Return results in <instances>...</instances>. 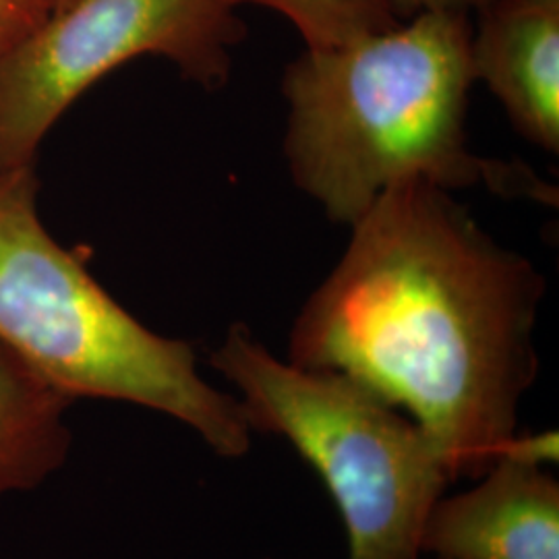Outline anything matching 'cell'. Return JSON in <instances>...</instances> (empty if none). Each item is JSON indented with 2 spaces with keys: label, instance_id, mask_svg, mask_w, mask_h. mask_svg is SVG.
<instances>
[{
  "label": "cell",
  "instance_id": "6da1fadb",
  "mask_svg": "<svg viewBox=\"0 0 559 559\" xmlns=\"http://www.w3.org/2000/svg\"><path fill=\"white\" fill-rule=\"evenodd\" d=\"M545 278L452 191L413 180L350 226L307 299L288 360L360 381L419 425L452 479H479L519 431L539 373Z\"/></svg>",
  "mask_w": 559,
  "mask_h": 559
},
{
  "label": "cell",
  "instance_id": "7a4b0ae2",
  "mask_svg": "<svg viewBox=\"0 0 559 559\" xmlns=\"http://www.w3.org/2000/svg\"><path fill=\"white\" fill-rule=\"evenodd\" d=\"M471 41L468 13L423 11L360 40L305 48L286 64L284 158L330 221L350 228L388 189L413 180L556 203L528 168L471 150Z\"/></svg>",
  "mask_w": 559,
  "mask_h": 559
},
{
  "label": "cell",
  "instance_id": "3957f363",
  "mask_svg": "<svg viewBox=\"0 0 559 559\" xmlns=\"http://www.w3.org/2000/svg\"><path fill=\"white\" fill-rule=\"evenodd\" d=\"M0 342L71 400L158 411L224 459L251 448L239 400L201 378L191 344L135 320L46 230L36 164L0 170Z\"/></svg>",
  "mask_w": 559,
  "mask_h": 559
},
{
  "label": "cell",
  "instance_id": "277c9868",
  "mask_svg": "<svg viewBox=\"0 0 559 559\" xmlns=\"http://www.w3.org/2000/svg\"><path fill=\"white\" fill-rule=\"evenodd\" d=\"M210 362L237 385L251 431L286 438L320 473L348 559H419L425 520L454 479L415 420L344 373L280 360L242 323Z\"/></svg>",
  "mask_w": 559,
  "mask_h": 559
},
{
  "label": "cell",
  "instance_id": "5b68a950",
  "mask_svg": "<svg viewBox=\"0 0 559 559\" xmlns=\"http://www.w3.org/2000/svg\"><path fill=\"white\" fill-rule=\"evenodd\" d=\"M237 0H78L0 55V170L32 166L41 141L96 81L141 57L170 60L216 92L245 38Z\"/></svg>",
  "mask_w": 559,
  "mask_h": 559
},
{
  "label": "cell",
  "instance_id": "8992f818",
  "mask_svg": "<svg viewBox=\"0 0 559 559\" xmlns=\"http://www.w3.org/2000/svg\"><path fill=\"white\" fill-rule=\"evenodd\" d=\"M425 520L420 554L440 559H559V483L543 466L500 456Z\"/></svg>",
  "mask_w": 559,
  "mask_h": 559
},
{
  "label": "cell",
  "instance_id": "52a82bcc",
  "mask_svg": "<svg viewBox=\"0 0 559 559\" xmlns=\"http://www.w3.org/2000/svg\"><path fill=\"white\" fill-rule=\"evenodd\" d=\"M473 71L524 140L559 152V0H489L473 13Z\"/></svg>",
  "mask_w": 559,
  "mask_h": 559
},
{
  "label": "cell",
  "instance_id": "ba28073f",
  "mask_svg": "<svg viewBox=\"0 0 559 559\" xmlns=\"http://www.w3.org/2000/svg\"><path fill=\"white\" fill-rule=\"evenodd\" d=\"M73 402L0 342V501L36 489L64 464Z\"/></svg>",
  "mask_w": 559,
  "mask_h": 559
},
{
  "label": "cell",
  "instance_id": "9c48e42d",
  "mask_svg": "<svg viewBox=\"0 0 559 559\" xmlns=\"http://www.w3.org/2000/svg\"><path fill=\"white\" fill-rule=\"evenodd\" d=\"M290 21L305 48H332L392 29L402 20L399 0H237Z\"/></svg>",
  "mask_w": 559,
  "mask_h": 559
},
{
  "label": "cell",
  "instance_id": "30bf717a",
  "mask_svg": "<svg viewBox=\"0 0 559 559\" xmlns=\"http://www.w3.org/2000/svg\"><path fill=\"white\" fill-rule=\"evenodd\" d=\"M46 15L29 0H0V55L34 32Z\"/></svg>",
  "mask_w": 559,
  "mask_h": 559
},
{
  "label": "cell",
  "instance_id": "8fae6325",
  "mask_svg": "<svg viewBox=\"0 0 559 559\" xmlns=\"http://www.w3.org/2000/svg\"><path fill=\"white\" fill-rule=\"evenodd\" d=\"M558 433L556 431H545L537 436H514L512 440L506 443L501 456L506 459L519 460L524 464H551L558 462Z\"/></svg>",
  "mask_w": 559,
  "mask_h": 559
},
{
  "label": "cell",
  "instance_id": "7c38bea8",
  "mask_svg": "<svg viewBox=\"0 0 559 559\" xmlns=\"http://www.w3.org/2000/svg\"><path fill=\"white\" fill-rule=\"evenodd\" d=\"M489 0H399L402 20H408L423 11H460L473 15Z\"/></svg>",
  "mask_w": 559,
  "mask_h": 559
},
{
  "label": "cell",
  "instance_id": "4fadbf2b",
  "mask_svg": "<svg viewBox=\"0 0 559 559\" xmlns=\"http://www.w3.org/2000/svg\"><path fill=\"white\" fill-rule=\"evenodd\" d=\"M29 2L36 4L41 13L48 17V15H55V13H59L62 9L71 7V4L78 2V0H29Z\"/></svg>",
  "mask_w": 559,
  "mask_h": 559
},
{
  "label": "cell",
  "instance_id": "5bb4252c",
  "mask_svg": "<svg viewBox=\"0 0 559 559\" xmlns=\"http://www.w3.org/2000/svg\"><path fill=\"white\" fill-rule=\"evenodd\" d=\"M436 559H440V558H436Z\"/></svg>",
  "mask_w": 559,
  "mask_h": 559
}]
</instances>
